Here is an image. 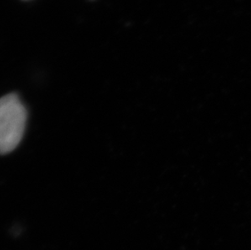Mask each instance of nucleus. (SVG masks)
<instances>
[{"mask_svg":"<svg viewBox=\"0 0 251 250\" xmlns=\"http://www.w3.org/2000/svg\"><path fill=\"white\" fill-rule=\"evenodd\" d=\"M26 121V108L17 94L0 99V154H7L18 147Z\"/></svg>","mask_w":251,"mask_h":250,"instance_id":"1","label":"nucleus"}]
</instances>
